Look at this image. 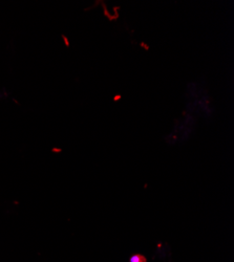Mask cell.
<instances>
[{
  "instance_id": "1",
  "label": "cell",
  "mask_w": 234,
  "mask_h": 262,
  "mask_svg": "<svg viewBox=\"0 0 234 262\" xmlns=\"http://www.w3.org/2000/svg\"><path fill=\"white\" fill-rule=\"evenodd\" d=\"M132 262H145V259L140 255H136L132 258Z\"/></svg>"
}]
</instances>
